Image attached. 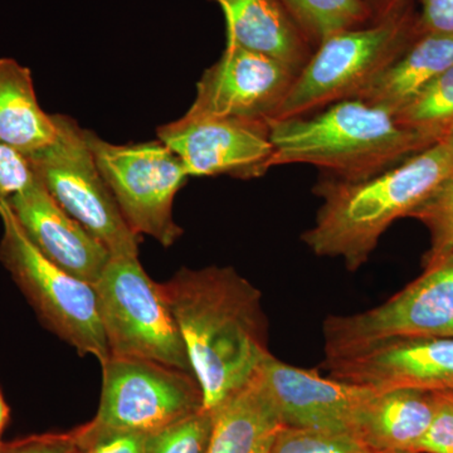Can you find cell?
Returning a JSON list of instances; mask_svg holds the SVG:
<instances>
[{"label": "cell", "mask_w": 453, "mask_h": 453, "mask_svg": "<svg viewBox=\"0 0 453 453\" xmlns=\"http://www.w3.org/2000/svg\"><path fill=\"white\" fill-rule=\"evenodd\" d=\"M35 178L28 157L0 144V207L31 186Z\"/></svg>", "instance_id": "cell-27"}, {"label": "cell", "mask_w": 453, "mask_h": 453, "mask_svg": "<svg viewBox=\"0 0 453 453\" xmlns=\"http://www.w3.org/2000/svg\"><path fill=\"white\" fill-rule=\"evenodd\" d=\"M74 431L65 434H43L3 443L0 453H74Z\"/></svg>", "instance_id": "cell-29"}, {"label": "cell", "mask_w": 453, "mask_h": 453, "mask_svg": "<svg viewBox=\"0 0 453 453\" xmlns=\"http://www.w3.org/2000/svg\"><path fill=\"white\" fill-rule=\"evenodd\" d=\"M103 368L96 417L89 426L153 434L203 410L201 387L192 372L140 359L110 356Z\"/></svg>", "instance_id": "cell-9"}, {"label": "cell", "mask_w": 453, "mask_h": 453, "mask_svg": "<svg viewBox=\"0 0 453 453\" xmlns=\"http://www.w3.org/2000/svg\"><path fill=\"white\" fill-rule=\"evenodd\" d=\"M0 262L50 333L80 356L110 357L96 288L49 261L23 234L8 203L0 207Z\"/></svg>", "instance_id": "cell-5"}, {"label": "cell", "mask_w": 453, "mask_h": 453, "mask_svg": "<svg viewBox=\"0 0 453 453\" xmlns=\"http://www.w3.org/2000/svg\"><path fill=\"white\" fill-rule=\"evenodd\" d=\"M395 115L434 144L445 139L453 130V65Z\"/></svg>", "instance_id": "cell-22"}, {"label": "cell", "mask_w": 453, "mask_h": 453, "mask_svg": "<svg viewBox=\"0 0 453 453\" xmlns=\"http://www.w3.org/2000/svg\"><path fill=\"white\" fill-rule=\"evenodd\" d=\"M443 140H446V142H449V145H451V148H452V150H453V130Z\"/></svg>", "instance_id": "cell-34"}, {"label": "cell", "mask_w": 453, "mask_h": 453, "mask_svg": "<svg viewBox=\"0 0 453 453\" xmlns=\"http://www.w3.org/2000/svg\"><path fill=\"white\" fill-rule=\"evenodd\" d=\"M9 417H11V411H9L7 402H5L2 390H0V434L7 427Z\"/></svg>", "instance_id": "cell-32"}, {"label": "cell", "mask_w": 453, "mask_h": 453, "mask_svg": "<svg viewBox=\"0 0 453 453\" xmlns=\"http://www.w3.org/2000/svg\"><path fill=\"white\" fill-rule=\"evenodd\" d=\"M86 140L127 225L172 247L183 234L173 217L175 196L188 175L180 159L160 142L111 144L91 130Z\"/></svg>", "instance_id": "cell-8"}, {"label": "cell", "mask_w": 453, "mask_h": 453, "mask_svg": "<svg viewBox=\"0 0 453 453\" xmlns=\"http://www.w3.org/2000/svg\"><path fill=\"white\" fill-rule=\"evenodd\" d=\"M436 395L438 402L434 421L414 452L453 453V403L440 392Z\"/></svg>", "instance_id": "cell-28"}, {"label": "cell", "mask_w": 453, "mask_h": 453, "mask_svg": "<svg viewBox=\"0 0 453 453\" xmlns=\"http://www.w3.org/2000/svg\"><path fill=\"white\" fill-rule=\"evenodd\" d=\"M440 393H441V395L445 396L447 401H449V402H451V403H453V392H452V390H449V392H440Z\"/></svg>", "instance_id": "cell-33"}, {"label": "cell", "mask_w": 453, "mask_h": 453, "mask_svg": "<svg viewBox=\"0 0 453 453\" xmlns=\"http://www.w3.org/2000/svg\"><path fill=\"white\" fill-rule=\"evenodd\" d=\"M333 380L374 389L453 392V338L387 340L345 356L325 357Z\"/></svg>", "instance_id": "cell-13"}, {"label": "cell", "mask_w": 453, "mask_h": 453, "mask_svg": "<svg viewBox=\"0 0 453 453\" xmlns=\"http://www.w3.org/2000/svg\"><path fill=\"white\" fill-rule=\"evenodd\" d=\"M273 153L270 169L309 164L339 180H362L434 145L403 127L384 107L349 98L315 115L268 122Z\"/></svg>", "instance_id": "cell-3"}, {"label": "cell", "mask_w": 453, "mask_h": 453, "mask_svg": "<svg viewBox=\"0 0 453 453\" xmlns=\"http://www.w3.org/2000/svg\"><path fill=\"white\" fill-rule=\"evenodd\" d=\"M213 412L201 410L150 436L148 453H205Z\"/></svg>", "instance_id": "cell-25"}, {"label": "cell", "mask_w": 453, "mask_h": 453, "mask_svg": "<svg viewBox=\"0 0 453 453\" xmlns=\"http://www.w3.org/2000/svg\"><path fill=\"white\" fill-rule=\"evenodd\" d=\"M325 357L345 356L404 338H453V261L425 267L418 279L377 308L330 315L323 324Z\"/></svg>", "instance_id": "cell-10"}, {"label": "cell", "mask_w": 453, "mask_h": 453, "mask_svg": "<svg viewBox=\"0 0 453 453\" xmlns=\"http://www.w3.org/2000/svg\"><path fill=\"white\" fill-rule=\"evenodd\" d=\"M453 175V150L446 140L362 180H321L324 199L314 226L301 235L310 251L340 258L350 273L368 262L381 235L404 219Z\"/></svg>", "instance_id": "cell-2"}, {"label": "cell", "mask_w": 453, "mask_h": 453, "mask_svg": "<svg viewBox=\"0 0 453 453\" xmlns=\"http://www.w3.org/2000/svg\"><path fill=\"white\" fill-rule=\"evenodd\" d=\"M95 288L110 356L153 360L192 372L160 283L146 273L139 257L110 258Z\"/></svg>", "instance_id": "cell-6"}, {"label": "cell", "mask_w": 453, "mask_h": 453, "mask_svg": "<svg viewBox=\"0 0 453 453\" xmlns=\"http://www.w3.org/2000/svg\"><path fill=\"white\" fill-rule=\"evenodd\" d=\"M74 453H148L151 434L110 431L92 427L88 423L73 429Z\"/></svg>", "instance_id": "cell-26"}, {"label": "cell", "mask_w": 453, "mask_h": 453, "mask_svg": "<svg viewBox=\"0 0 453 453\" xmlns=\"http://www.w3.org/2000/svg\"><path fill=\"white\" fill-rule=\"evenodd\" d=\"M270 453H375L353 434L283 427Z\"/></svg>", "instance_id": "cell-24"}, {"label": "cell", "mask_w": 453, "mask_h": 453, "mask_svg": "<svg viewBox=\"0 0 453 453\" xmlns=\"http://www.w3.org/2000/svg\"><path fill=\"white\" fill-rule=\"evenodd\" d=\"M157 134L189 177L229 175L247 180L270 169L273 148L268 122L187 111Z\"/></svg>", "instance_id": "cell-11"}, {"label": "cell", "mask_w": 453, "mask_h": 453, "mask_svg": "<svg viewBox=\"0 0 453 453\" xmlns=\"http://www.w3.org/2000/svg\"><path fill=\"white\" fill-rule=\"evenodd\" d=\"M29 242L49 261L77 279L96 285L111 255L35 178L8 202Z\"/></svg>", "instance_id": "cell-15"}, {"label": "cell", "mask_w": 453, "mask_h": 453, "mask_svg": "<svg viewBox=\"0 0 453 453\" xmlns=\"http://www.w3.org/2000/svg\"><path fill=\"white\" fill-rule=\"evenodd\" d=\"M310 44L316 47L336 33L372 22L363 0H280Z\"/></svg>", "instance_id": "cell-21"}, {"label": "cell", "mask_w": 453, "mask_h": 453, "mask_svg": "<svg viewBox=\"0 0 453 453\" xmlns=\"http://www.w3.org/2000/svg\"><path fill=\"white\" fill-rule=\"evenodd\" d=\"M53 115L42 109L31 70L13 58H0V144L28 157L57 139Z\"/></svg>", "instance_id": "cell-20"}, {"label": "cell", "mask_w": 453, "mask_h": 453, "mask_svg": "<svg viewBox=\"0 0 453 453\" xmlns=\"http://www.w3.org/2000/svg\"><path fill=\"white\" fill-rule=\"evenodd\" d=\"M226 19V43L262 53L299 74L312 46L280 0H214Z\"/></svg>", "instance_id": "cell-17"}, {"label": "cell", "mask_w": 453, "mask_h": 453, "mask_svg": "<svg viewBox=\"0 0 453 453\" xmlns=\"http://www.w3.org/2000/svg\"><path fill=\"white\" fill-rule=\"evenodd\" d=\"M434 390L375 389L360 405L353 434L375 453L414 452L437 410Z\"/></svg>", "instance_id": "cell-16"}, {"label": "cell", "mask_w": 453, "mask_h": 453, "mask_svg": "<svg viewBox=\"0 0 453 453\" xmlns=\"http://www.w3.org/2000/svg\"><path fill=\"white\" fill-rule=\"evenodd\" d=\"M281 419L257 375L213 411L205 453H270Z\"/></svg>", "instance_id": "cell-18"}, {"label": "cell", "mask_w": 453, "mask_h": 453, "mask_svg": "<svg viewBox=\"0 0 453 453\" xmlns=\"http://www.w3.org/2000/svg\"><path fill=\"white\" fill-rule=\"evenodd\" d=\"M283 427L353 434L357 410L374 388L321 377L270 354L256 372Z\"/></svg>", "instance_id": "cell-14"}, {"label": "cell", "mask_w": 453, "mask_h": 453, "mask_svg": "<svg viewBox=\"0 0 453 453\" xmlns=\"http://www.w3.org/2000/svg\"><path fill=\"white\" fill-rule=\"evenodd\" d=\"M408 217L419 220L431 234V247L423 258V266L453 261V175L441 183Z\"/></svg>", "instance_id": "cell-23"}, {"label": "cell", "mask_w": 453, "mask_h": 453, "mask_svg": "<svg viewBox=\"0 0 453 453\" xmlns=\"http://www.w3.org/2000/svg\"><path fill=\"white\" fill-rule=\"evenodd\" d=\"M363 2L371 11L372 22H375V20L383 19L389 14L395 13L411 0H363Z\"/></svg>", "instance_id": "cell-31"}, {"label": "cell", "mask_w": 453, "mask_h": 453, "mask_svg": "<svg viewBox=\"0 0 453 453\" xmlns=\"http://www.w3.org/2000/svg\"><path fill=\"white\" fill-rule=\"evenodd\" d=\"M53 118L58 130L55 142L28 157L35 177L111 257H139L142 235L122 216L89 149L85 129L70 116L55 113Z\"/></svg>", "instance_id": "cell-7"}, {"label": "cell", "mask_w": 453, "mask_h": 453, "mask_svg": "<svg viewBox=\"0 0 453 453\" xmlns=\"http://www.w3.org/2000/svg\"><path fill=\"white\" fill-rule=\"evenodd\" d=\"M3 442L0 441V449H2Z\"/></svg>", "instance_id": "cell-36"}, {"label": "cell", "mask_w": 453, "mask_h": 453, "mask_svg": "<svg viewBox=\"0 0 453 453\" xmlns=\"http://www.w3.org/2000/svg\"><path fill=\"white\" fill-rule=\"evenodd\" d=\"M453 65V35L423 33L356 98L395 113Z\"/></svg>", "instance_id": "cell-19"}, {"label": "cell", "mask_w": 453, "mask_h": 453, "mask_svg": "<svg viewBox=\"0 0 453 453\" xmlns=\"http://www.w3.org/2000/svg\"><path fill=\"white\" fill-rule=\"evenodd\" d=\"M419 35L413 0L383 19L336 33L316 47L271 121L356 98Z\"/></svg>", "instance_id": "cell-4"}, {"label": "cell", "mask_w": 453, "mask_h": 453, "mask_svg": "<svg viewBox=\"0 0 453 453\" xmlns=\"http://www.w3.org/2000/svg\"><path fill=\"white\" fill-rule=\"evenodd\" d=\"M390 453H418V452H390Z\"/></svg>", "instance_id": "cell-35"}, {"label": "cell", "mask_w": 453, "mask_h": 453, "mask_svg": "<svg viewBox=\"0 0 453 453\" xmlns=\"http://www.w3.org/2000/svg\"><path fill=\"white\" fill-rule=\"evenodd\" d=\"M418 28L423 33L453 35V0H416Z\"/></svg>", "instance_id": "cell-30"}, {"label": "cell", "mask_w": 453, "mask_h": 453, "mask_svg": "<svg viewBox=\"0 0 453 453\" xmlns=\"http://www.w3.org/2000/svg\"><path fill=\"white\" fill-rule=\"evenodd\" d=\"M273 57L226 44L219 61L203 73L188 111L270 122L296 79Z\"/></svg>", "instance_id": "cell-12"}, {"label": "cell", "mask_w": 453, "mask_h": 453, "mask_svg": "<svg viewBox=\"0 0 453 453\" xmlns=\"http://www.w3.org/2000/svg\"><path fill=\"white\" fill-rule=\"evenodd\" d=\"M160 288L203 395L213 412L242 389L270 356L262 294L234 268H181Z\"/></svg>", "instance_id": "cell-1"}]
</instances>
